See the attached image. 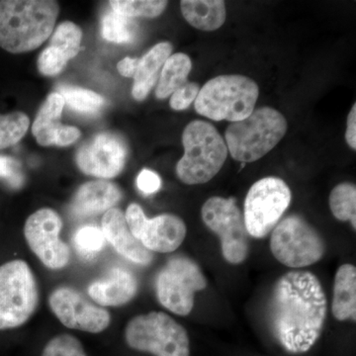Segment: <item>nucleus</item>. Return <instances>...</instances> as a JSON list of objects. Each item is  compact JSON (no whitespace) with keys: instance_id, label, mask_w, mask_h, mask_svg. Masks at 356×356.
Instances as JSON below:
<instances>
[{"instance_id":"f257e3e1","label":"nucleus","mask_w":356,"mask_h":356,"mask_svg":"<svg viewBox=\"0 0 356 356\" xmlns=\"http://www.w3.org/2000/svg\"><path fill=\"white\" fill-rule=\"evenodd\" d=\"M327 315V296L315 274L292 270L276 281L269 299V325L288 353L310 350L322 336Z\"/></svg>"},{"instance_id":"f03ea898","label":"nucleus","mask_w":356,"mask_h":356,"mask_svg":"<svg viewBox=\"0 0 356 356\" xmlns=\"http://www.w3.org/2000/svg\"><path fill=\"white\" fill-rule=\"evenodd\" d=\"M58 11L53 0H1L0 47L11 54L36 50L53 33Z\"/></svg>"},{"instance_id":"7ed1b4c3","label":"nucleus","mask_w":356,"mask_h":356,"mask_svg":"<svg viewBox=\"0 0 356 356\" xmlns=\"http://www.w3.org/2000/svg\"><path fill=\"white\" fill-rule=\"evenodd\" d=\"M184 154L177 165V175L187 185L207 184L226 163L228 147L217 129L206 121H192L182 135Z\"/></svg>"},{"instance_id":"20e7f679","label":"nucleus","mask_w":356,"mask_h":356,"mask_svg":"<svg viewBox=\"0 0 356 356\" xmlns=\"http://www.w3.org/2000/svg\"><path fill=\"white\" fill-rule=\"evenodd\" d=\"M285 117L271 107L254 109L243 120L229 124L225 132L232 158L241 163H254L276 147L287 132Z\"/></svg>"},{"instance_id":"39448f33","label":"nucleus","mask_w":356,"mask_h":356,"mask_svg":"<svg viewBox=\"0 0 356 356\" xmlns=\"http://www.w3.org/2000/svg\"><path fill=\"white\" fill-rule=\"evenodd\" d=\"M259 95V86L250 77L219 76L200 88L194 107L198 114L211 120L234 123L243 120L254 111Z\"/></svg>"},{"instance_id":"423d86ee","label":"nucleus","mask_w":356,"mask_h":356,"mask_svg":"<svg viewBox=\"0 0 356 356\" xmlns=\"http://www.w3.org/2000/svg\"><path fill=\"white\" fill-rule=\"evenodd\" d=\"M125 341L132 350L154 356L191 355L186 330L163 312H149L131 318L125 327Z\"/></svg>"},{"instance_id":"0eeeda50","label":"nucleus","mask_w":356,"mask_h":356,"mask_svg":"<svg viewBox=\"0 0 356 356\" xmlns=\"http://www.w3.org/2000/svg\"><path fill=\"white\" fill-rule=\"evenodd\" d=\"M35 274L22 259L0 266V331L26 324L39 305Z\"/></svg>"},{"instance_id":"6e6552de","label":"nucleus","mask_w":356,"mask_h":356,"mask_svg":"<svg viewBox=\"0 0 356 356\" xmlns=\"http://www.w3.org/2000/svg\"><path fill=\"white\" fill-rule=\"evenodd\" d=\"M269 245L276 261L293 269L313 266L325 254L324 238L298 215H290L276 225Z\"/></svg>"},{"instance_id":"1a4fd4ad","label":"nucleus","mask_w":356,"mask_h":356,"mask_svg":"<svg viewBox=\"0 0 356 356\" xmlns=\"http://www.w3.org/2000/svg\"><path fill=\"white\" fill-rule=\"evenodd\" d=\"M207 285V278L193 259L177 255L156 275V298L168 311L185 317L193 310L196 294Z\"/></svg>"},{"instance_id":"9d476101","label":"nucleus","mask_w":356,"mask_h":356,"mask_svg":"<svg viewBox=\"0 0 356 356\" xmlns=\"http://www.w3.org/2000/svg\"><path fill=\"white\" fill-rule=\"evenodd\" d=\"M290 187L280 177L257 180L248 191L243 205V221L248 236L264 238L281 221L291 203Z\"/></svg>"},{"instance_id":"9b49d317","label":"nucleus","mask_w":356,"mask_h":356,"mask_svg":"<svg viewBox=\"0 0 356 356\" xmlns=\"http://www.w3.org/2000/svg\"><path fill=\"white\" fill-rule=\"evenodd\" d=\"M201 217L205 226L219 236L225 261L233 266L242 264L250 254V241L236 201L213 196L203 204Z\"/></svg>"},{"instance_id":"f8f14e48","label":"nucleus","mask_w":356,"mask_h":356,"mask_svg":"<svg viewBox=\"0 0 356 356\" xmlns=\"http://www.w3.org/2000/svg\"><path fill=\"white\" fill-rule=\"evenodd\" d=\"M63 220L55 210L42 208L28 217L24 236L28 247L44 266L60 270L70 261L69 245L60 240Z\"/></svg>"},{"instance_id":"ddd939ff","label":"nucleus","mask_w":356,"mask_h":356,"mask_svg":"<svg viewBox=\"0 0 356 356\" xmlns=\"http://www.w3.org/2000/svg\"><path fill=\"white\" fill-rule=\"evenodd\" d=\"M125 217L131 233L151 252H175L186 238V225L177 215L161 214L149 219L140 205L132 203Z\"/></svg>"},{"instance_id":"4468645a","label":"nucleus","mask_w":356,"mask_h":356,"mask_svg":"<svg viewBox=\"0 0 356 356\" xmlns=\"http://www.w3.org/2000/svg\"><path fill=\"white\" fill-rule=\"evenodd\" d=\"M49 307L65 327L77 331L99 334L111 323L108 311L92 303L70 286H58L49 296Z\"/></svg>"},{"instance_id":"2eb2a0df","label":"nucleus","mask_w":356,"mask_h":356,"mask_svg":"<svg viewBox=\"0 0 356 356\" xmlns=\"http://www.w3.org/2000/svg\"><path fill=\"white\" fill-rule=\"evenodd\" d=\"M127 159V147L118 136L100 133L79 147L76 165L86 175L98 178L116 177L120 175Z\"/></svg>"},{"instance_id":"dca6fc26","label":"nucleus","mask_w":356,"mask_h":356,"mask_svg":"<svg viewBox=\"0 0 356 356\" xmlns=\"http://www.w3.org/2000/svg\"><path fill=\"white\" fill-rule=\"evenodd\" d=\"M102 229L106 242L128 261L140 266H149L153 261V252L147 250L131 233L125 213L118 208H112L105 213L102 218Z\"/></svg>"},{"instance_id":"f3484780","label":"nucleus","mask_w":356,"mask_h":356,"mask_svg":"<svg viewBox=\"0 0 356 356\" xmlns=\"http://www.w3.org/2000/svg\"><path fill=\"white\" fill-rule=\"evenodd\" d=\"M139 290L137 277L128 269L113 267L107 276L89 284V297L102 307H120L132 301Z\"/></svg>"},{"instance_id":"a211bd4d","label":"nucleus","mask_w":356,"mask_h":356,"mask_svg":"<svg viewBox=\"0 0 356 356\" xmlns=\"http://www.w3.org/2000/svg\"><path fill=\"white\" fill-rule=\"evenodd\" d=\"M121 198L120 189L112 182L105 180L86 182L76 191L72 211L76 216H93L112 209Z\"/></svg>"},{"instance_id":"6ab92c4d","label":"nucleus","mask_w":356,"mask_h":356,"mask_svg":"<svg viewBox=\"0 0 356 356\" xmlns=\"http://www.w3.org/2000/svg\"><path fill=\"white\" fill-rule=\"evenodd\" d=\"M172 46L168 42H161L153 47L146 55L139 58L134 76L132 95L142 102L149 95L159 79V72L168 58L172 56Z\"/></svg>"},{"instance_id":"aec40b11","label":"nucleus","mask_w":356,"mask_h":356,"mask_svg":"<svg viewBox=\"0 0 356 356\" xmlns=\"http://www.w3.org/2000/svg\"><path fill=\"white\" fill-rule=\"evenodd\" d=\"M332 314L339 322L356 321V267L346 264L334 275Z\"/></svg>"},{"instance_id":"412c9836","label":"nucleus","mask_w":356,"mask_h":356,"mask_svg":"<svg viewBox=\"0 0 356 356\" xmlns=\"http://www.w3.org/2000/svg\"><path fill=\"white\" fill-rule=\"evenodd\" d=\"M180 9L184 19L201 31H215L226 21V4L222 0H182Z\"/></svg>"},{"instance_id":"4be33fe9","label":"nucleus","mask_w":356,"mask_h":356,"mask_svg":"<svg viewBox=\"0 0 356 356\" xmlns=\"http://www.w3.org/2000/svg\"><path fill=\"white\" fill-rule=\"evenodd\" d=\"M65 107V100L58 92L48 96L42 105L32 126V133L40 146H55L58 131L63 127L60 116Z\"/></svg>"},{"instance_id":"5701e85b","label":"nucleus","mask_w":356,"mask_h":356,"mask_svg":"<svg viewBox=\"0 0 356 356\" xmlns=\"http://www.w3.org/2000/svg\"><path fill=\"white\" fill-rule=\"evenodd\" d=\"M192 70V62L188 56L184 53L173 54L166 60L156 89L159 99H165L172 95L185 83H188L189 74Z\"/></svg>"},{"instance_id":"b1692460","label":"nucleus","mask_w":356,"mask_h":356,"mask_svg":"<svg viewBox=\"0 0 356 356\" xmlns=\"http://www.w3.org/2000/svg\"><path fill=\"white\" fill-rule=\"evenodd\" d=\"M330 208L334 217L341 222H350L356 229V187L350 182L337 185L329 197Z\"/></svg>"},{"instance_id":"393cba45","label":"nucleus","mask_w":356,"mask_h":356,"mask_svg":"<svg viewBox=\"0 0 356 356\" xmlns=\"http://www.w3.org/2000/svg\"><path fill=\"white\" fill-rule=\"evenodd\" d=\"M58 92L63 96L65 104L79 113L96 114L103 108L104 98L93 91L76 86H58Z\"/></svg>"},{"instance_id":"a878e982","label":"nucleus","mask_w":356,"mask_h":356,"mask_svg":"<svg viewBox=\"0 0 356 356\" xmlns=\"http://www.w3.org/2000/svg\"><path fill=\"white\" fill-rule=\"evenodd\" d=\"M109 3L114 13L128 18L158 17L168 6L163 0H113Z\"/></svg>"},{"instance_id":"bb28decb","label":"nucleus","mask_w":356,"mask_h":356,"mask_svg":"<svg viewBox=\"0 0 356 356\" xmlns=\"http://www.w3.org/2000/svg\"><path fill=\"white\" fill-rule=\"evenodd\" d=\"M83 32L81 28L70 21L60 23L54 32L50 46L58 49L67 60L76 57L81 51Z\"/></svg>"},{"instance_id":"cd10ccee","label":"nucleus","mask_w":356,"mask_h":356,"mask_svg":"<svg viewBox=\"0 0 356 356\" xmlns=\"http://www.w3.org/2000/svg\"><path fill=\"white\" fill-rule=\"evenodd\" d=\"M30 119L23 112L0 114V149L13 147L27 133Z\"/></svg>"},{"instance_id":"c85d7f7f","label":"nucleus","mask_w":356,"mask_h":356,"mask_svg":"<svg viewBox=\"0 0 356 356\" xmlns=\"http://www.w3.org/2000/svg\"><path fill=\"white\" fill-rule=\"evenodd\" d=\"M72 242L77 254L88 259L100 254L107 243L102 228L95 225H88L77 229Z\"/></svg>"},{"instance_id":"c756f323","label":"nucleus","mask_w":356,"mask_h":356,"mask_svg":"<svg viewBox=\"0 0 356 356\" xmlns=\"http://www.w3.org/2000/svg\"><path fill=\"white\" fill-rule=\"evenodd\" d=\"M131 20L114 11L107 13L102 22L103 38L116 44L130 43L135 37L134 23Z\"/></svg>"},{"instance_id":"7c9ffc66","label":"nucleus","mask_w":356,"mask_h":356,"mask_svg":"<svg viewBox=\"0 0 356 356\" xmlns=\"http://www.w3.org/2000/svg\"><path fill=\"white\" fill-rule=\"evenodd\" d=\"M41 356H88L83 343L69 334H58L44 346Z\"/></svg>"},{"instance_id":"2f4dec72","label":"nucleus","mask_w":356,"mask_h":356,"mask_svg":"<svg viewBox=\"0 0 356 356\" xmlns=\"http://www.w3.org/2000/svg\"><path fill=\"white\" fill-rule=\"evenodd\" d=\"M67 60L58 49L49 46L40 54L38 70L44 76H55L67 65Z\"/></svg>"},{"instance_id":"473e14b6","label":"nucleus","mask_w":356,"mask_h":356,"mask_svg":"<svg viewBox=\"0 0 356 356\" xmlns=\"http://www.w3.org/2000/svg\"><path fill=\"white\" fill-rule=\"evenodd\" d=\"M0 180L6 182L10 188H21L25 177L19 161L11 156H0Z\"/></svg>"},{"instance_id":"72a5a7b5","label":"nucleus","mask_w":356,"mask_h":356,"mask_svg":"<svg viewBox=\"0 0 356 356\" xmlns=\"http://www.w3.org/2000/svg\"><path fill=\"white\" fill-rule=\"evenodd\" d=\"M200 91V86L196 83H187L181 86L170 97V105L173 110L181 111L187 109L195 102Z\"/></svg>"},{"instance_id":"f704fd0d","label":"nucleus","mask_w":356,"mask_h":356,"mask_svg":"<svg viewBox=\"0 0 356 356\" xmlns=\"http://www.w3.org/2000/svg\"><path fill=\"white\" fill-rule=\"evenodd\" d=\"M137 186L140 192L149 195L156 193L161 187V179L158 173L149 170H143L137 177Z\"/></svg>"},{"instance_id":"c9c22d12","label":"nucleus","mask_w":356,"mask_h":356,"mask_svg":"<svg viewBox=\"0 0 356 356\" xmlns=\"http://www.w3.org/2000/svg\"><path fill=\"white\" fill-rule=\"evenodd\" d=\"M81 137V131L72 126H65L58 131L57 138H56L55 146L67 147L74 144Z\"/></svg>"},{"instance_id":"e433bc0d","label":"nucleus","mask_w":356,"mask_h":356,"mask_svg":"<svg viewBox=\"0 0 356 356\" xmlns=\"http://www.w3.org/2000/svg\"><path fill=\"white\" fill-rule=\"evenodd\" d=\"M346 140L353 151L356 149V105L351 107L346 123Z\"/></svg>"},{"instance_id":"4c0bfd02","label":"nucleus","mask_w":356,"mask_h":356,"mask_svg":"<svg viewBox=\"0 0 356 356\" xmlns=\"http://www.w3.org/2000/svg\"><path fill=\"white\" fill-rule=\"evenodd\" d=\"M139 58H125L117 65V69L121 76L125 77H134L137 70Z\"/></svg>"}]
</instances>
